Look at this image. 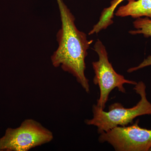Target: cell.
<instances>
[{
  "label": "cell",
  "mask_w": 151,
  "mask_h": 151,
  "mask_svg": "<svg viewBox=\"0 0 151 151\" xmlns=\"http://www.w3.org/2000/svg\"><path fill=\"white\" fill-rule=\"evenodd\" d=\"M61 21V27L57 34L58 46L51 57L52 65L60 66L72 74L86 92L89 93V80L85 75V60L87 50L93 40H88L85 33L76 26L75 18L62 0H57Z\"/></svg>",
  "instance_id": "1"
},
{
  "label": "cell",
  "mask_w": 151,
  "mask_h": 151,
  "mask_svg": "<svg viewBox=\"0 0 151 151\" xmlns=\"http://www.w3.org/2000/svg\"><path fill=\"white\" fill-rule=\"evenodd\" d=\"M134 86V90L141 97L137 105L126 108L121 103H114L110 105L108 111L106 112L97 105H94L93 118L86 119L85 124L97 127L98 134H100L119 126H127L139 116L151 115V103L147 99L145 84L141 81Z\"/></svg>",
  "instance_id": "2"
},
{
  "label": "cell",
  "mask_w": 151,
  "mask_h": 151,
  "mask_svg": "<svg viewBox=\"0 0 151 151\" xmlns=\"http://www.w3.org/2000/svg\"><path fill=\"white\" fill-rule=\"evenodd\" d=\"M52 132L32 119L25 120L20 126L8 128L0 138V151H27L51 142Z\"/></svg>",
  "instance_id": "3"
},
{
  "label": "cell",
  "mask_w": 151,
  "mask_h": 151,
  "mask_svg": "<svg viewBox=\"0 0 151 151\" xmlns=\"http://www.w3.org/2000/svg\"><path fill=\"white\" fill-rule=\"evenodd\" d=\"M94 51L99 56L98 61L92 62V67L95 76L93 83L99 87L100 97L97 100V105L104 110L111 91L117 88L122 93H126L124 86L125 84H137L136 81L126 79L123 75L117 73L108 59V54L102 42L97 40L94 46Z\"/></svg>",
  "instance_id": "4"
},
{
  "label": "cell",
  "mask_w": 151,
  "mask_h": 151,
  "mask_svg": "<svg viewBox=\"0 0 151 151\" xmlns=\"http://www.w3.org/2000/svg\"><path fill=\"white\" fill-rule=\"evenodd\" d=\"M139 121L129 126L117 127L100 134V143H108L116 151H148L151 130L141 128Z\"/></svg>",
  "instance_id": "5"
},
{
  "label": "cell",
  "mask_w": 151,
  "mask_h": 151,
  "mask_svg": "<svg viewBox=\"0 0 151 151\" xmlns=\"http://www.w3.org/2000/svg\"><path fill=\"white\" fill-rule=\"evenodd\" d=\"M115 15L135 19L145 17L151 19V0H129L128 4L118 9Z\"/></svg>",
  "instance_id": "6"
},
{
  "label": "cell",
  "mask_w": 151,
  "mask_h": 151,
  "mask_svg": "<svg viewBox=\"0 0 151 151\" xmlns=\"http://www.w3.org/2000/svg\"><path fill=\"white\" fill-rule=\"evenodd\" d=\"M124 0H113L111 2V6L104 9L101 13L99 21L94 25L92 29L89 32V35L98 33L103 29H106L109 26L113 24L114 12L119 4Z\"/></svg>",
  "instance_id": "7"
},
{
  "label": "cell",
  "mask_w": 151,
  "mask_h": 151,
  "mask_svg": "<svg viewBox=\"0 0 151 151\" xmlns=\"http://www.w3.org/2000/svg\"><path fill=\"white\" fill-rule=\"evenodd\" d=\"M134 30L129 31V33L132 35L142 34L146 38L151 37V19L145 17V18H138L133 22Z\"/></svg>",
  "instance_id": "8"
},
{
  "label": "cell",
  "mask_w": 151,
  "mask_h": 151,
  "mask_svg": "<svg viewBox=\"0 0 151 151\" xmlns=\"http://www.w3.org/2000/svg\"><path fill=\"white\" fill-rule=\"evenodd\" d=\"M151 65V55H149L146 59L143 60V62L141 63L139 65L136 66V67L131 68L127 70L128 73H132L134 71L142 69L144 68L147 67Z\"/></svg>",
  "instance_id": "9"
},
{
  "label": "cell",
  "mask_w": 151,
  "mask_h": 151,
  "mask_svg": "<svg viewBox=\"0 0 151 151\" xmlns=\"http://www.w3.org/2000/svg\"><path fill=\"white\" fill-rule=\"evenodd\" d=\"M149 151H151V147L150 148V150H149Z\"/></svg>",
  "instance_id": "10"
}]
</instances>
